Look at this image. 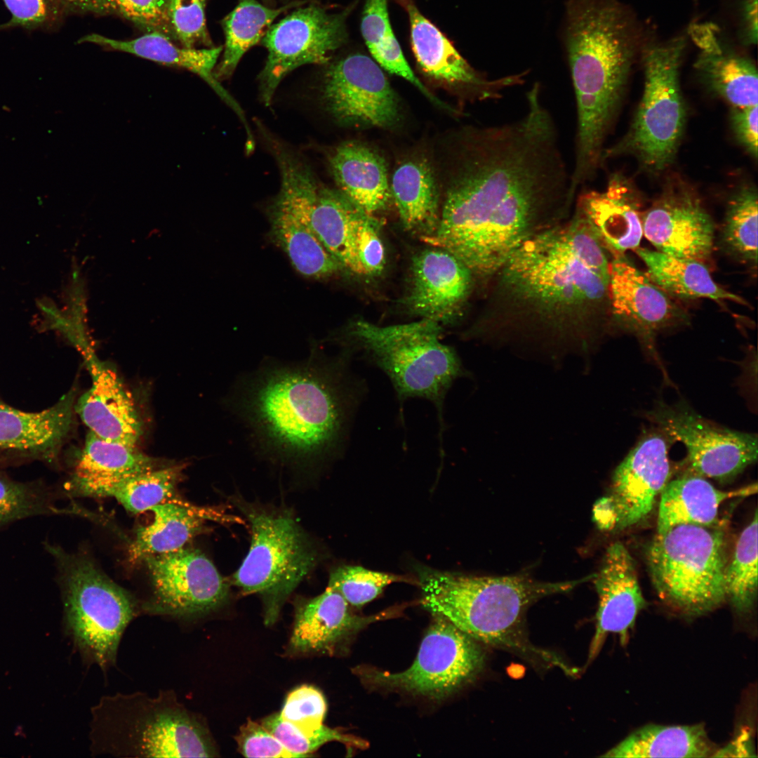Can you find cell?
<instances>
[{
    "label": "cell",
    "instance_id": "1",
    "mask_svg": "<svg viewBox=\"0 0 758 758\" xmlns=\"http://www.w3.org/2000/svg\"><path fill=\"white\" fill-rule=\"evenodd\" d=\"M526 97L519 119L461 133L437 225L421 237L473 274L491 277L574 206L554 119L538 93Z\"/></svg>",
    "mask_w": 758,
    "mask_h": 758
},
{
    "label": "cell",
    "instance_id": "2",
    "mask_svg": "<svg viewBox=\"0 0 758 758\" xmlns=\"http://www.w3.org/2000/svg\"><path fill=\"white\" fill-rule=\"evenodd\" d=\"M606 252L575 213L524 242L491 276L488 336L590 352L610 311Z\"/></svg>",
    "mask_w": 758,
    "mask_h": 758
},
{
    "label": "cell",
    "instance_id": "3",
    "mask_svg": "<svg viewBox=\"0 0 758 758\" xmlns=\"http://www.w3.org/2000/svg\"><path fill=\"white\" fill-rule=\"evenodd\" d=\"M350 355L314 352L300 363L267 364L244 381L234 405L258 449L302 465L343 451L366 390Z\"/></svg>",
    "mask_w": 758,
    "mask_h": 758
},
{
    "label": "cell",
    "instance_id": "4",
    "mask_svg": "<svg viewBox=\"0 0 758 758\" xmlns=\"http://www.w3.org/2000/svg\"><path fill=\"white\" fill-rule=\"evenodd\" d=\"M564 43L576 103L575 151L594 157L604 149L623 96L634 27L615 0H568Z\"/></svg>",
    "mask_w": 758,
    "mask_h": 758
},
{
    "label": "cell",
    "instance_id": "5",
    "mask_svg": "<svg viewBox=\"0 0 758 758\" xmlns=\"http://www.w3.org/2000/svg\"><path fill=\"white\" fill-rule=\"evenodd\" d=\"M421 604L478 642L536 656L562 669L566 664L530 643L524 627L528 607L592 579L540 582L523 575L474 576L426 567L418 570Z\"/></svg>",
    "mask_w": 758,
    "mask_h": 758
},
{
    "label": "cell",
    "instance_id": "6",
    "mask_svg": "<svg viewBox=\"0 0 758 758\" xmlns=\"http://www.w3.org/2000/svg\"><path fill=\"white\" fill-rule=\"evenodd\" d=\"M90 750L119 757H213L217 749L206 726L173 691L100 698L91 709Z\"/></svg>",
    "mask_w": 758,
    "mask_h": 758
},
{
    "label": "cell",
    "instance_id": "7",
    "mask_svg": "<svg viewBox=\"0 0 758 758\" xmlns=\"http://www.w3.org/2000/svg\"><path fill=\"white\" fill-rule=\"evenodd\" d=\"M442 328L426 319L389 326L354 321L347 331L354 349L388 377L400 405L408 399L430 401L437 411L439 434L444 430L446 397L458 378L467 377L456 350L441 342Z\"/></svg>",
    "mask_w": 758,
    "mask_h": 758
},
{
    "label": "cell",
    "instance_id": "8",
    "mask_svg": "<svg viewBox=\"0 0 758 758\" xmlns=\"http://www.w3.org/2000/svg\"><path fill=\"white\" fill-rule=\"evenodd\" d=\"M251 530L248 554L232 576L244 594H258L265 623L274 624L281 608L316 567L320 553L291 512L235 500Z\"/></svg>",
    "mask_w": 758,
    "mask_h": 758
},
{
    "label": "cell",
    "instance_id": "9",
    "mask_svg": "<svg viewBox=\"0 0 758 758\" xmlns=\"http://www.w3.org/2000/svg\"><path fill=\"white\" fill-rule=\"evenodd\" d=\"M44 546L58 567L67 630L83 655L106 672L116 663L137 602L90 557L51 543Z\"/></svg>",
    "mask_w": 758,
    "mask_h": 758
},
{
    "label": "cell",
    "instance_id": "10",
    "mask_svg": "<svg viewBox=\"0 0 758 758\" xmlns=\"http://www.w3.org/2000/svg\"><path fill=\"white\" fill-rule=\"evenodd\" d=\"M713 526L677 525L657 533L647 550L659 597L687 616L703 615L726 600L724 534Z\"/></svg>",
    "mask_w": 758,
    "mask_h": 758
},
{
    "label": "cell",
    "instance_id": "11",
    "mask_svg": "<svg viewBox=\"0 0 758 758\" xmlns=\"http://www.w3.org/2000/svg\"><path fill=\"white\" fill-rule=\"evenodd\" d=\"M686 42V37L677 36L644 48L641 102L628 133L613 147L604 149L602 163L627 152L634 155L651 173H660L672 164L686 119L679 79Z\"/></svg>",
    "mask_w": 758,
    "mask_h": 758
},
{
    "label": "cell",
    "instance_id": "12",
    "mask_svg": "<svg viewBox=\"0 0 758 758\" xmlns=\"http://www.w3.org/2000/svg\"><path fill=\"white\" fill-rule=\"evenodd\" d=\"M434 618L413 664L399 672L368 666L354 669L367 686L443 699L471 681L481 670L484 654L479 642L448 620Z\"/></svg>",
    "mask_w": 758,
    "mask_h": 758
},
{
    "label": "cell",
    "instance_id": "13",
    "mask_svg": "<svg viewBox=\"0 0 758 758\" xmlns=\"http://www.w3.org/2000/svg\"><path fill=\"white\" fill-rule=\"evenodd\" d=\"M274 157L281 186L269 208L271 235L300 274L314 279L331 277L342 267L320 241L312 223L320 181L290 149H281Z\"/></svg>",
    "mask_w": 758,
    "mask_h": 758
},
{
    "label": "cell",
    "instance_id": "14",
    "mask_svg": "<svg viewBox=\"0 0 758 758\" xmlns=\"http://www.w3.org/2000/svg\"><path fill=\"white\" fill-rule=\"evenodd\" d=\"M645 417L687 451L685 472L721 482L736 477L756 462V434L733 430L703 418L684 403L658 402Z\"/></svg>",
    "mask_w": 758,
    "mask_h": 758
},
{
    "label": "cell",
    "instance_id": "15",
    "mask_svg": "<svg viewBox=\"0 0 758 758\" xmlns=\"http://www.w3.org/2000/svg\"><path fill=\"white\" fill-rule=\"evenodd\" d=\"M355 6L353 3L331 13L325 6L311 4L268 28L260 41L267 58L258 77L260 97L266 105L291 71L306 64L328 63L331 54L347 42L346 20Z\"/></svg>",
    "mask_w": 758,
    "mask_h": 758
},
{
    "label": "cell",
    "instance_id": "16",
    "mask_svg": "<svg viewBox=\"0 0 758 758\" xmlns=\"http://www.w3.org/2000/svg\"><path fill=\"white\" fill-rule=\"evenodd\" d=\"M672 441L663 432L646 433L613 471L607 495L594 505L599 528L622 531L651 513L671 476L668 451Z\"/></svg>",
    "mask_w": 758,
    "mask_h": 758
},
{
    "label": "cell",
    "instance_id": "17",
    "mask_svg": "<svg viewBox=\"0 0 758 758\" xmlns=\"http://www.w3.org/2000/svg\"><path fill=\"white\" fill-rule=\"evenodd\" d=\"M152 595L142 608L152 614L194 618L207 614L228 599L229 585L215 565L197 549L145 557Z\"/></svg>",
    "mask_w": 758,
    "mask_h": 758
},
{
    "label": "cell",
    "instance_id": "18",
    "mask_svg": "<svg viewBox=\"0 0 758 758\" xmlns=\"http://www.w3.org/2000/svg\"><path fill=\"white\" fill-rule=\"evenodd\" d=\"M321 100L326 111L343 125L389 128L400 119L397 96L381 67L361 53H350L328 65Z\"/></svg>",
    "mask_w": 758,
    "mask_h": 758
},
{
    "label": "cell",
    "instance_id": "19",
    "mask_svg": "<svg viewBox=\"0 0 758 758\" xmlns=\"http://www.w3.org/2000/svg\"><path fill=\"white\" fill-rule=\"evenodd\" d=\"M643 235L658 251L703 262L710 257L714 223L696 194L671 185L641 218Z\"/></svg>",
    "mask_w": 758,
    "mask_h": 758
},
{
    "label": "cell",
    "instance_id": "20",
    "mask_svg": "<svg viewBox=\"0 0 758 758\" xmlns=\"http://www.w3.org/2000/svg\"><path fill=\"white\" fill-rule=\"evenodd\" d=\"M395 1L408 14L412 51L420 69L427 77L463 89L480 100L500 99L506 89L524 82L528 72L494 79L483 76L420 13L413 0Z\"/></svg>",
    "mask_w": 758,
    "mask_h": 758
},
{
    "label": "cell",
    "instance_id": "21",
    "mask_svg": "<svg viewBox=\"0 0 758 758\" xmlns=\"http://www.w3.org/2000/svg\"><path fill=\"white\" fill-rule=\"evenodd\" d=\"M609 295L613 317L646 340L651 352V342L656 333L687 319L672 297L624 254L613 256L610 260Z\"/></svg>",
    "mask_w": 758,
    "mask_h": 758
},
{
    "label": "cell",
    "instance_id": "22",
    "mask_svg": "<svg viewBox=\"0 0 758 758\" xmlns=\"http://www.w3.org/2000/svg\"><path fill=\"white\" fill-rule=\"evenodd\" d=\"M472 275L448 251L437 247L425 249L413 258L404 304L421 319L450 323L460 316L470 296Z\"/></svg>",
    "mask_w": 758,
    "mask_h": 758
},
{
    "label": "cell",
    "instance_id": "23",
    "mask_svg": "<svg viewBox=\"0 0 758 758\" xmlns=\"http://www.w3.org/2000/svg\"><path fill=\"white\" fill-rule=\"evenodd\" d=\"M350 604L336 590L327 587L317 597L296 601L293 631L289 641L298 653H336L368 625L392 618L401 606L361 616L354 613Z\"/></svg>",
    "mask_w": 758,
    "mask_h": 758
},
{
    "label": "cell",
    "instance_id": "24",
    "mask_svg": "<svg viewBox=\"0 0 758 758\" xmlns=\"http://www.w3.org/2000/svg\"><path fill=\"white\" fill-rule=\"evenodd\" d=\"M593 579L599 604L589 660L597 656L609 633L618 634L622 645H625L639 612L646 606L634 561L620 542L608 547L601 568Z\"/></svg>",
    "mask_w": 758,
    "mask_h": 758
},
{
    "label": "cell",
    "instance_id": "25",
    "mask_svg": "<svg viewBox=\"0 0 758 758\" xmlns=\"http://www.w3.org/2000/svg\"><path fill=\"white\" fill-rule=\"evenodd\" d=\"M85 361L92 383L75 401V412L96 436L136 446L142 434V425L131 392L117 373L95 354Z\"/></svg>",
    "mask_w": 758,
    "mask_h": 758
},
{
    "label": "cell",
    "instance_id": "26",
    "mask_svg": "<svg viewBox=\"0 0 758 758\" xmlns=\"http://www.w3.org/2000/svg\"><path fill=\"white\" fill-rule=\"evenodd\" d=\"M574 208L612 256L639 247L643 236L639 203L627 180L620 175H613L602 192H580Z\"/></svg>",
    "mask_w": 758,
    "mask_h": 758
},
{
    "label": "cell",
    "instance_id": "27",
    "mask_svg": "<svg viewBox=\"0 0 758 758\" xmlns=\"http://www.w3.org/2000/svg\"><path fill=\"white\" fill-rule=\"evenodd\" d=\"M75 398L72 388L53 406L34 413L0 403V449L51 463L72 427Z\"/></svg>",
    "mask_w": 758,
    "mask_h": 758
},
{
    "label": "cell",
    "instance_id": "28",
    "mask_svg": "<svg viewBox=\"0 0 758 758\" xmlns=\"http://www.w3.org/2000/svg\"><path fill=\"white\" fill-rule=\"evenodd\" d=\"M689 33L700 49L695 68L709 87L733 107L758 105L754 63L725 46L712 24H694Z\"/></svg>",
    "mask_w": 758,
    "mask_h": 758
},
{
    "label": "cell",
    "instance_id": "29",
    "mask_svg": "<svg viewBox=\"0 0 758 758\" xmlns=\"http://www.w3.org/2000/svg\"><path fill=\"white\" fill-rule=\"evenodd\" d=\"M151 524L139 527L129 545L131 562L145 557L176 551L206 529L208 520L222 523L239 522V519L225 510L191 505L185 502L164 503L150 509Z\"/></svg>",
    "mask_w": 758,
    "mask_h": 758
},
{
    "label": "cell",
    "instance_id": "30",
    "mask_svg": "<svg viewBox=\"0 0 758 758\" xmlns=\"http://www.w3.org/2000/svg\"><path fill=\"white\" fill-rule=\"evenodd\" d=\"M332 176L339 191L368 215L385 209L392 198L385 159L357 142L341 144L329 157Z\"/></svg>",
    "mask_w": 758,
    "mask_h": 758
},
{
    "label": "cell",
    "instance_id": "31",
    "mask_svg": "<svg viewBox=\"0 0 758 758\" xmlns=\"http://www.w3.org/2000/svg\"><path fill=\"white\" fill-rule=\"evenodd\" d=\"M757 488L754 484L736 491H722L705 478L691 474L669 481L660 495L658 533L679 524L713 526L724 502L752 495Z\"/></svg>",
    "mask_w": 758,
    "mask_h": 758
},
{
    "label": "cell",
    "instance_id": "32",
    "mask_svg": "<svg viewBox=\"0 0 758 758\" xmlns=\"http://www.w3.org/2000/svg\"><path fill=\"white\" fill-rule=\"evenodd\" d=\"M79 42L94 44L164 65L187 69L206 81L237 113L241 110L214 76L213 69L219 55L222 52V46L204 48L180 47L175 45L168 36L155 32L126 41L117 40L98 34H91L81 38Z\"/></svg>",
    "mask_w": 758,
    "mask_h": 758
},
{
    "label": "cell",
    "instance_id": "33",
    "mask_svg": "<svg viewBox=\"0 0 758 758\" xmlns=\"http://www.w3.org/2000/svg\"><path fill=\"white\" fill-rule=\"evenodd\" d=\"M390 190L404 227L421 237L431 234L440 212L437 183L427 161L411 159L399 164L393 173Z\"/></svg>",
    "mask_w": 758,
    "mask_h": 758
},
{
    "label": "cell",
    "instance_id": "34",
    "mask_svg": "<svg viewBox=\"0 0 758 758\" xmlns=\"http://www.w3.org/2000/svg\"><path fill=\"white\" fill-rule=\"evenodd\" d=\"M160 467L158 460L136 446L106 440L89 432L64 489L67 494L81 486L126 478Z\"/></svg>",
    "mask_w": 758,
    "mask_h": 758
},
{
    "label": "cell",
    "instance_id": "35",
    "mask_svg": "<svg viewBox=\"0 0 758 758\" xmlns=\"http://www.w3.org/2000/svg\"><path fill=\"white\" fill-rule=\"evenodd\" d=\"M717 749L702 724H649L634 731L602 757H712Z\"/></svg>",
    "mask_w": 758,
    "mask_h": 758
},
{
    "label": "cell",
    "instance_id": "36",
    "mask_svg": "<svg viewBox=\"0 0 758 758\" xmlns=\"http://www.w3.org/2000/svg\"><path fill=\"white\" fill-rule=\"evenodd\" d=\"M634 251L646 265L651 280L671 297L684 300L705 298L747 305L741 297L716 284L703 262L640 247Z\"/></svg>",
    "mask_w": 758,
    "mask_h": 758
},
{
    "label": "cell",
    "instance_id": "37",
    "mask_svg": "<svg viewBox=\"0 0 758 758\" xmlns=\"http://www.w3.org/2000/svg\"><path fill=\"white\" fill-rule=\"evenodd\" d=\"M363 212L339 190L319 182L312 211L314 232L342 267L359 275L362 273L354 241L357 223Z\"/></svg>",
    "mask_w": 758,
    "mask_h": 758
},
{
    "label": "cell",
    "instance_id": "38",
    "mask_svg": "<svg viewBox=\"0 0 758 758\" xmlns=\"http://www.w3.org/2000/svg\"><path fill=\"white\" fill-rule=\"evenodd\" d=\"M181 465L162 466L137 475L110 481L86 484L70 491L72 497H110L127 511L138 514L164 503H181L176 490L182 475Z\"/></svg>",
    "mask_w": 758,
    "mask_h": 758
},
{
    "label": "cell",
    "instance_id": "39",
    "mask_svg": "<svg viewBox=\"0 0 758 758\" xmlns=\"http://www.w3.org/2000/svg\"><path fill=\"white\" fill-rule=\"evenodd\" d=\"M306 2L294 1L272 8L256 0H239L236 7L221 22L225 41L222 59L214 71L215 79L230 77L245 53L261 41L278 15Z\"/></svg>",
    "mask_w": 758,
    "mask_h": 758
},
{
    "label": "cell",
    "instance_id": "40",
    "mask_svg": "<svg viewBox=\"0 0 758 758\" xmlns=\"http://www.w3.org/2000/svg\"><path fill=\"white\" fill-rule=\"evenodd\" d=\"M389 0H365L361 32L374 60L387 72L415 86L434 103L447 108L414 74L393 32L388 15Z\"/></svg>",
    "mask_w": 758,
    "mask_h": 758
},
{
    "label": "cell",
    "instance_id": "41",
    "mask_svg": "<svg viewBox=\"0 0 758 758\" xmlns=\"http://www.w3.org/2000/svg\"><path fill=\"white\" fill-rule=\"evenodd\" d=\"M757 511L737 540L725 571L726 599L741 613L750 611L757 594Z\"/></svg>",
    "mask_w": 758,
    "mask_h": 758
},
{
    "label": "cell",
    "instance_id": "42",
    "mask_svg": "<svg viewBox=\"0 0 758 758\" xmlns=\"http://www.w3.org/2000/svg\"><path fill=\"white\" fill-rule=\"evenodd\" d=\"M757 191L745 186L728 201L722 228L723 241L730 251L747 264L757 263Z\"/></svg>",
    "mask_w": 758,
    "mask_h": 758
},
{
    "label": "cell",
    "instance_id": "43",
    "mask_svg": "<svg viewBox=\"0 0 758 758\" xmlns=\"http://www.w3.org/2000/svg\"><path fill=\"white\" fill-rule=\"evenodd\" d=\"M53 494L38 482H20L0 477V527L11 522L62 512Z\"/></svg>",
    "mask_w": 758,
    "mask_h": 758
},
{
    "label": "cell",
    "instance_id": "44",
    "mask_svg": "<svg viewBox=\"0 0 758 758\" xmlns=\"http://www.w3.org/2000/svg\"><path fill=\"white\" fill-rule=\"evenodd\" d=\"M394 583L418 584L409 576L369 570L360 566H342L330 574L328 587L338 591L352 606L360 608L375 599Z\"/></svg>",
    "mask_w": 758,
    "mask_h": 758
},
{
    "label": "cell",
    "instance_id": "45",
    "mask_svg": "<svg viewBox=\"0 0 758 758\" xmlns=\"http://www.w3.org/2000/svg\"><path fill=\"white\" fill-rule=\"evenodd\" d=\"M208 0H168L167 13L173 39L186 48L213 46L206 25Z\"/></svg>",
    "mask_w": 758,
    "mask_h": 758
},
{
    "label": "cell",
    "instance_id": "46",
    "mask_svg": "<svg viewBox=\"0 0 758 758\" xmlns=\"http://www.w3.org/2000/svg\"><path fill=\"white\" fill-rule=\"evenodd\" d=\"M11 18L0 29L20 27L46 28L55 24L64 13L58 0H1Z\"/></svg>",
    "mask_w": 758,
    "mask_h": 758
},
{
    "label": "cell",
    "instance_id": "47",
    "mask_svg": "<svg viewBox=\"0 0 758 758\" xmlns=\"http://www.w3.org/2000/svg\"><path fill=\"white\" fill-rule=\"evenodd\" d=\"M376 218L363 212L355 230V251L362 275H376L385 265V248Z\"/></svg>",
    "mask_w": 758,
    "mask_h": 758
},
{
    "label": "cell",
    "instance_id": "48",
    "mask_svg": "<svg viewBox=\"0 0 758 758\" xmlns=\"http://www.w3.org/2000/svg\"><path fill=\"white\" fill-rule=\"evenodd\" d=\"M168 0H114V12L150 32L173 39L168 13Z\"/></svg>",
    "mask_w": 758,
    "mask_h": 758
},
{
    "label": "cell",
    "instance_id": "49",
    "mask_svg": "<svg viewBox=\"0 0 758 758\" xmlns=\"http://www.w3.org/2000/svg\"><path fill=\"white\" fill-rule=\"evenodd\" d=\"M235 739L239 752L246 757H298L286 749L261 723L249 719L240 727Z\"/></svg>",
    "mask_w": 758,
    "mask_h": 758
},
{
    "label": "cell",
    "instance_id": "50",
    "mask_svg": "<svg viewBox=\"0 0 758 758\" xmlns=\"http://www.w3.org/2000/svg\"><path fill=\"white\" fill-rule=\"evenodd\" d=\"M757 107L758 105L736 108L733 107L731 120L733 129L738 140L752 157H757Z\"/></svg>",
    "mask_w": 758,
    "mask_h": 758
},
{
    "label": "cell",
    "instance_id": "51",
    "mask_svg": "<svg viewBox=\"0 0 758 758\" xmlns=\"http://www.w3.org/2000/svg\"><path fill=\"white\" fill-rule=\"evenodd\" d=\"M741 39L745 44L757 41V0H743L741 8Z\"/></svg>",
    "mask_w": 758,
    "mask_h": 758
},
{
    "label": "cell",
    "instance_id": "52",
    "mask_svg": "<svg viewBox=\"0 0 758 758\" xmlns=\"http://www.w3.org/2000/svg\"><path fill=\"white\" fill-rule=\"evenodd\" d=\"M64 13H114V0H58Z\"/></svg>",
    "mask_w": 758,
    "mask_h": 758
},
{
    "label": "cell",
    "instance_id": "53",
    "mask_svg": "<svg viewBox=\"0 0 758 758\" xmlns=\"http://www.w3.org/2000/svg\"><path fill=\"white\" fill-rule=\"evenodd\" d=\"M750 734L747 731H743L734 740L728 745L717 750L712 757H756L753 754Z\"/></svg>",
    "mask_w": 758,
    "mask_h": 758
}]
</instances>
